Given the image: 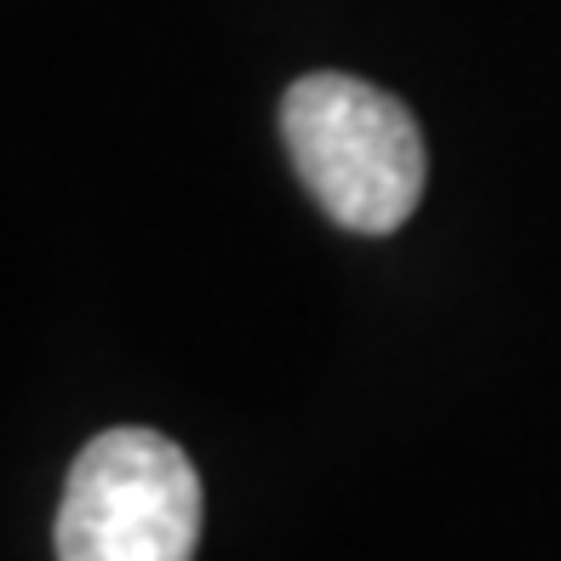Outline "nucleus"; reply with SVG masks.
<instances>
[{"label": "nucleus", "mask_w": 561, "mask_h": 561, "mask_svg": "<svg viewBox=\"0 0 561 561\" xmlns=\"http://www.w3.org/2000/svg\"><path fill=\"white\" fill-rule=\"evenodd\" d=\"M280 138L316 207L355 236H390L424 201V133L401 98L355 75H304L280 98Z\"/></svg>", "instance_id": "f257e3e1"}, {"label": "nucleus", "mask_w": 561, "mask_h": 561, "mask_svg": "<svg viewBox=\"0 0 561 561\" xmlns=\"http://www.w3.org/2000/svg\"><path fill=\"white\" fill-rule=\"evenodd\" d=\"M58 561H195L201 476L161 430L121 424L81 447L64 481Z\"/></svg>", "instance_id": "f03ea898"}]
</instances>
